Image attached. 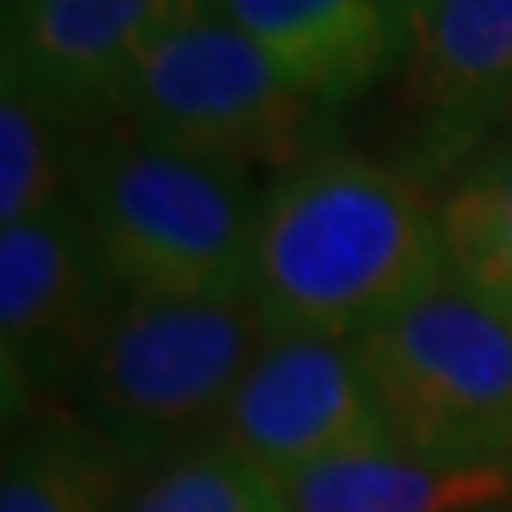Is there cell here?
<instances>
[{"mask_svg":"<svg viewBox=\"0 0 512 512\" xmlns=\"http://www.w3.org/2000/svg\"><path fill=\"white\" fill-rule=\"evenodd\" d=\"M116 303L120 286L69 197L30 222L0 227V380L9 427L69 402Z\"/></svg>","mask_w":512,"mask_h":512,"instance_id":"6","label":"cell"},{"mask_svg":"<svg viewBox=\"0 0 512 512\" xmlns=\"http://www.w3.org/2000/svg\"><path fill=\"white\" fill-rule=\"evenodd\" d=\"M214 440L274 478H291L350 448L380 444L384 427L355 342L269 333L244 380L235 384Z\"/></svg>","mask_w":512,"mask_h":512,"instance_id":"8","label":"cell"},{"mask_svg":"<svg viewBox=\"0 0 512 512\" xmlns=\"http://www.w3.org/2000/svg\"><path fill=\"white\" fill-rule=\"evenodd\" d=\"M402 103L414 120L402 171L419 184L487 141H508L512 0H414L406 9Z\"/></svg>","mask_w":512,"mask_h":512,"instance_id":"7","label":"cell"},{"mask_svg":"<svg viewBox=\"0 0 512 512\" xmlns=\"http://www.w3.org/2000/svg\"><path fill=\"white\" fill-rule=\"evenodd\" d=\"M116 120L163 146L231 167H299L312 158L320 103H312L252 39L201 9L141 60Z\"/></svg>","mask_w":512,"mask_h":512,"instance_id":"5","label":"cell"},{"mask_svg":"<svg viewBox=\"0 0 512 512\" xmlns=\"http://www.w3.org/2000/svg\"><path fill=\"white\" fill-rule=\"evenodd\" d=\"M384 440L453 466H512V316L453 269L355 338Z\"/></svg>","mask_w":512,"mask_h":512,"instance_id":"4","label":"cell"},{"mask_svg":"<svg viewBox=\"0 0 512 512\" xmlns=\"http://www.w3.org/2000/svg\"><path fill=\"white\" fill-rule=\"evenodd\" d=\"M500 512H512V508H500Z\"/></svg>","mask_w":512,"mask_h":512,"instance_id":"17","label":"cell"},{"mask_svg":"<svg viewBox=\"0 0 512 512\" xmlns=\"http://www.w3.org/2000/svg\"><path fill=\"white\" fill-rule=\"evenodd\" d=\"M69 124L0 56V227H18L69 197Z\"/></svg>","mask_w":512,"mask_h":512,"instance_id":"14","label":"cell"},{"mask_svg":"<svg viewBox=\"0 0 512 512\" xmlns=\"http://www.w3.org/2000/svg\"><path fill=\"white\" fill-rule=\"evenodd\" d=\"M269 325L256 299H146L120 295L69 410L133 470H154L218 436L235 384Z\"/></svg>","mask_w":512,"mask_h":512,"instance_id":"3","label":"cell"},{"mask_svg":"<svg viewBox=\"0 0 512 512\" xmlns=\"http://www.w3.org/2000/svg\"><path fill=\"white\" fill-rule=\"evenodd\" d=\"M69 201L120 295H244L261 197L244 167L116 124L73 141Z\"/></svg>","mask_w":512,"mask_h":512,"instance_id":"2","label":"cell"},{"mask_svg":"<svg viewBox=\"0 0 512 512\" xmlns=\"http://www.w3.org/2000/svg\"><path fill=\"white\" fill-rule=\"evenodd\" d=\"M444 261L512 316V137L470 158L440 205Z\"/></svg>","mask_w":512,"mask_h":512,"instance_id":"13","label":"cell"},{"mask_svg":"<svg viewBox=\"0 0 512 512\" xmlns=\"http://www.w3.org/2000/svg\"><path fill=\"white\" fill-rule=\"evenodd\" d=\"M389 5H397V9H402V13H406V9L414 5V0H389Z\"/></svg>","mask_w":512,"mask_h":512,"instance_id":"16","label":"cell"},{"mask_svg":"<svg viewBox=\"0 0 512 512\" xmlns=\"http://www.w3.org/2000/svg\"><path fill=\"white\" fill-rule=\"evenodd\" d=\"M128 461L69 410L9 427L0 512H124Z\"/></svg>","mask_w":512,"mask_h":512,"instance_id":"12","label":"cell"},{"mask_svg":"<svg viewBox=\"0 0 512 512\" xmlns=\"http://www.w3.org/2000/svg\"><path fill=\"white\" fill-rule=\"evenodd\" d=\"M320 107H342L406 60V13L389 0H205Z\"/></svg>","mask_w":512,"mask_h":512,"instance_id":"10","label":"cell"},{"mask_svg":"<svg viewBox=\"0 0 512 512\" xmlns=\"http://www.w3.org/2000/svg\"><path fill=\"white\" fill-rule=\"evenodd\" d=\"M291 512H500L512 508V466H453L389 440L282 478Z\"/></svg>","mask_w":512,"mask_h":512,"instance_id":"11","label":"cell"},{"mask_svg":"<svg viewBox=\"0 0 512 512\" xmlns=\"http://www.w3.org/2000/svg\"><path fill=\"white\" fill-rule=\"evenodd\" d=\"M205 0H5V60L52 103L64 124L120 111L141 60Z\"/></svg>","mask_w":512,"mask_h":512,"instance_id":"9","label":"cell"},{"mask_svg":"<svg viewBox=\"0 0 512 512\" xmlns=\"http://www.w3.org/2000/svg\"><path fill=\"white\" fill-rule=\"evenodd\" d=\"M444 265L440 205L410 171L320 150L261 197L248 295L269 333L355 342Z\"/></svg>","mask_w":512,"mask_h":512,"instance_id":"1","label":"cell"},{"mask_svg":"<svg viewBox=\"0 0 512 512\" xmlns=\"http://www.w3.org/2000/svg\"><path fill=\"white\" fill-rule=\"evenodd\" d=\"M124 512H291V500L282 478L210 440L141 474Z\"/></svg>","mask_w":512,"mask_h":512,"instance_id":"15","label":"cell"}]
</instances>
